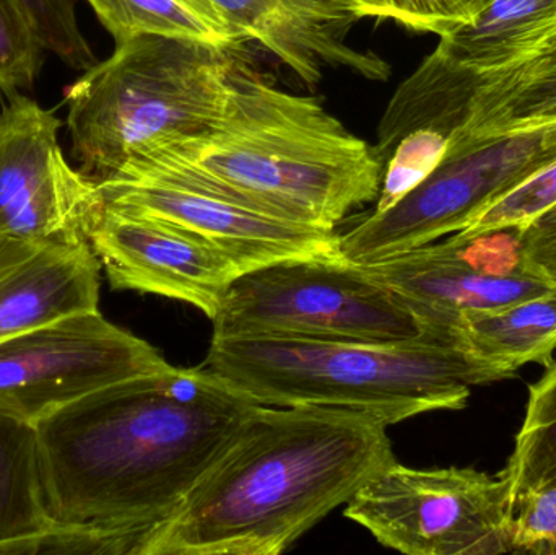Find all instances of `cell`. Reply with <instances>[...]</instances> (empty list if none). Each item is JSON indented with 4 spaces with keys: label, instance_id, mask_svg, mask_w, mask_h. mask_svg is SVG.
Listing matches in <instances>:
<instances>
[{
    "label": "cell",
    "instance_id": "1",
    "mask_svg": "<svg viewBox=\"0 0 556 555\" xmlns=\"http://www.w3.org/2000/svg\"><path fill=\"white\" fill-rule=\"evenodd\" d=\"M260 406L169 365L61 407L36 424L49 517L98 554L140 555Z\"/></svg>",
    "mask_w": 556,
    "mask_h": 555
},
{
    "label": "cell",
    "instance_id": "2",
    "mask_svg": "<svg viewBox=\"0 0 556 555\" xmlns=\"http://www.w3.org/2000/svg\"><path fill=\"white\" fill-rule=\"evenodd\" d=\"M388 427L327 406H260L140 555H278L395 462Z\"/></svg>",
    "mask_w": 556,
    "mask_h": 555
},
{
    "label": "cell",
    "instance_id": "3",
    "mask_svg": "<svg viewBox=\"0 0 556 555\" xmlns=\"http://www.w3.org/2000/svg\"><path fill=\"white\" fill-rule=\"evenodd\" d=\"M384 168L376 147L320 100L280 90L241 64L208 129L163 143L113 176L172 179L273 217L336 230L350 212L378 199Z\"/></svg>",
    "mask_w": 556,
    "mask_h": 555
},
{
    "label": "cell",
    "instance_id": "4",
    "mask_svg": "<svg viewBox=\"0 0 556 555\" xmlns=\"http://www.w3.org/2000/svg\"><path fill=\"white\" fill-rule=\"evenodd\" d=\"M261 406L358 411L386 427L433 411H459L473 388L515 377L443 339L340 342L214 338L201 365Z\"/></svg>",
    "mask_w": 556,
    "mask_h": 555
},
{
    "label": "cell",
    "instance_id": "5",
    "mask_svg": "<svg viewBox=\"0 0 556 555\" xmlns=\"http://www.w3.org/2000/svg\"><path fill=\"white\" fill-rule=\"evenodd\" d=\"M240 65L231 48L198 39L149 35L116 45L65 97L77 168L104 181L163 143L204 133L224 111Z\"/></svg>",
    "mask_w": 556,
    "mask_h": 555
},
{
    "label": "cell",
    "instance_id": "6",
    "mask_svg": "<svg viewBox=\"0 0 556 555\" xmlns=\"http://www.w3.org/2000/svg\"><path fill=\"white\" fill-rule=\"evenodd\" d=\"M212 323L214 338L450 341L431 332L391 287L342 256L280 261L241 274Z\"/></svg>",
    "mask_w": 556,
    "mask_h": 555
},
{
    "label": "cell",
    "instance_id": "7",
    "mask_svg": "<svg viewBox=\"0 0 556 555\" xmlns=\"http://www.w3.org/2000/svg\"><path fill=\"white\" fill-rule=\"evenodd\" d=\"M556 162V121L532 129L447 147L441 165L382 212L339 235L343 260L381 263L469 227L490 205Z\"/></svg>",
    "mask_w": 556,
    "mask_h": 555
},
{
    "label": "cell",
    "instance_id": "8",
    "mask_svg": "<svg viewBox=\"0 0 556 555\" xmlns=\"http://www.w3.org/2000/svg\"><path fill=\"white\" fill-rule=\"evenodd\" d=\"M345 517L402 554H511V494L502 475L392 462L346 502Z\"/></svg>",
    "mask_w": 556,
    "mask_h": 555
},
{
    "label": "cell",
    "instance_id": "9",
    "mask_svg": "<svg viewBox=\"0 0 556 555\" xmlns=\"http://www.w3.org/2000/svg\"><path fill=\"white\" fill-rule=\"evenodd\" d=\"M168 367L98 310L77 313L0 342V411L36 426L94 391Z\"/></svg>",
    "mask_w": 556,
    "mask_h": 555
},
{
    "label": "cell",
    "instance_id": "10",
    "mask_svg": "<svg viewBox=\"0 0 556 555\" xmlns=\"http://www.w3.org/2000/svg\"><path fill=\"white\" fill-rule=\"evenodd\" d=\"M54 111L26 97L0 110V238L81 243L103 201L71 165Z\"/></svg>",
    "mask_w": 556,
    "mask_h": 555
},
{
    "label": "cell",
    "instance_id": "11",
    "mask_svg": "<svg viewBox=\"0 0 556 555\" xmlns=\"http://www.w3.org/2000/svg\"><path fill=\"white\" fill-rule=\"evenodd\" d=\"M363 267L402 297L431 332L459 344L454 323L460 313L500 308L556 289L525 269L515 228L477 237L453 234Z\"/></svg>",
    "mask_w": 556,
    "mask_h": 555
},
{
    "label": "cell",
    "instance_id": "12",
    "mask_svg": "<svg viewBox=\"0 0 556 555\" xmlns=\"http://www.w3.org/2000/svg\"><path fill=\"white\" fill-rule=\"evenodd\" d=\"M97 188L103 204L169 222L227 254L243 274L280 261L340 256L336 230L273 217L185 182L116 175Z\"/></svg>",
    "mask_w": 556,
    "mask_h": 555
},
{
    "label": "cell",
    "instance_id": "13",
    "mask_svg": "<svg viewBox=\"0 0 556 555\" xmlns=\"http://www.w3.org/2000/svg\"><path fill=\"white\" fill-rule=\"evenodd\" d=\"M88 241L111 287L189 303L214 319L241 269L207 241L169 222L101 205Z\"/></svg>",
    "mask_w": 556,
    "mask_h": 555
},
{
    "label": "cell",
    "instance_id": "14",
    "mask_svg": "<svg viewBox=\"0 0 556 555\" xmlns=\"http://www.w3.org/2000/svg\"><path fill=\"white\" fill-rule=\"evenodd\" d=\"M243 36L273 52L307 87L319 84L326 68H343L366 80L384 81L391 65L349 45L356 20L330 0H212Z\"/></svg>",
    "mask_w": 556,
    "mask_h": 555
},
{
    "label": "cell",
    "instance_id": "15",
    "mask_svg": "<svg viewBox=\"0 0 556 555\" xmlns=\"http://www.w3.org/2000/svg\"><path fill=\"white\" fill-rule=\"evenodd\" d=\"M100 273L90 241L0 238V342L65 316L97 312Z\"/></svg>",
    "mask_w": 556,
    "mask_h": 555
},
{
    "label": "cell",
    "instance_id": "16",
    "mask_svg": "<svg viewBox=\"0 0 556 555\" xmlns=\"http://www.w3.org/2000/svg\"><path fill=\"white\" fill-rule=\"evenodd\" d=\"M556 38V0H485L428 55L444 71L483 77L528 61Z\"/></svg>",
    "mask_w": 556,
    "mask_h": 555
},
{
    "label": "cell",
    "instance_id": "17",
    "mask_svg": "<svg viewBox=\"0 0 556 555\" xmlns=\"http://www.w3.org/2000/svg\"><path fill=\"white\" fill-rule=\"evenodd\" d=\"M556 121V38L521 64L467 78L450 147L532 129Z\"/></svg>",
    "mask_w": 556,
    "mask_h": 555
},
{
    "label": "cell",
    "instance_id": "18",
    "mask_svg": "<svg viewBox=\"0 0 556 555\" xmlns=\"http://www.w3.org/2000/svg\"><path fill=\"white\" fill-rule=\"evenodd\" d=\"M454 335L473 357L513 375L525 365H551L556 349V289L500 308L460 313Z\"/></svg>",
    "mask_w": 556,
    "mask_h": 555
},
{
    "label": "cell",
    "instance_id": "19",
    "mask_svg": "<svg viewBox=\"0 0 556 555\" xmlns=\"http://www.w3.org/2000/svg\"><path fill=\"white\" fill-rule=\"evenodd\" d=\"M54 528L46 508L38 430L0 411V554H35Z\"/></svg>",
    "mask_w": 556,
    "mask_h": 555
},
{
    "label": "cell",
    "instance_id": "20",
    "mask_svg": "<svg viewBox=\"0 0 556 555\" xmlns=\"http://www.w3.org/2000/svg\"><path fill=\"white\" fill-rule=\"evenodd\" d=\"M502 476L509 484L513 510L532 489L556 479V362L529 388L525 422Z\"/></svg>",
    "mask_w": 556,
    "mask_h": 555
},
{
    "label": "cell",
    "instance_id": "21",
    "mask_svg": "<svg viewBox=\"0 0 556 555\" xmlns=\"http://www.w3.org/2000/svg\"><path fill=\"white\" fill-rule=\"evenodd\" d=\"M116 45L139 36L198 39L231 48L240 45L178 0H85Z\"/></svg>",
    "mask_w": 556,
    "mask_h": 555
},
{
    "label": "cell",
    "instance_id": "22",
    "mask_svg": "<svg viewBox=\"0 0 556 555\" xmlns=\"http://www.w3.org/2000/svg\"><path fill=\"white\" fill-rule=\"evenodd\" d=\"M450 140L441 130L421 127L399 140L386 162L375 212H382L417 188L443 162Z\"/></svg>",
    "mask_w": 556,
    "mask_h": 555
},
{
    "label": "cell",
    "instance_id": "23",
    "mask_svg": "<svg viewBox=\"0 0 556 555\" xmlns=\"http://www.w3.org/2000/svg\"><path fill=\"white\" fill-rule=\"evenodd\" d=\"M45 51L72 68H90L97 55L81 33L75 0H16Z\"/></svg>",
    "mask_w": 556,
    "mask_h": 555
},
{
    "label": "cell",
    "instance_id": "24",
    "mask_svg": "<svg viewBox=\"0 0 556 555\" xmlns=\"http://www.w3.org/2000/svg\"><path fill=\"white\" fill-rule=\"evenodd\" d=\"M45 48L16 0H0V90L31 88Z\"/></svg>",
    "mask_w": 556,
    "mask_h": 555
},
{
    "label": "cell",
    "instance_id": "25",
    "mask_svg": "<svg viewBox=\"0 0 556 555\" xmlns=\"http://www.w3.org/2000/svg\"><path fill=\"white\" fill-rule=\"evenodd\" d=\"M556 204V162L526 179L518 188L490 205L469 227L457 234L464 237L511 230L528 224L535 215Z\"/></svg>",
    "mask_w": 556,
    "mask_h": 555
},
{
    "label": "cell",
    "instance_id": "26",
    "mask_svg": "<svg viewBox=\"0 0 556 555\" xmlns=\"http://www.w3.org/2000/svg\"><path fill=\"white\" fill-rule=\"evenodd\" d=\"M511 554L556 555V479L532 489L515 505Z\"/></svg>",
    "mask_w": 556,
    "mask_h": 555
},
{
    "label": "cell",
    "instance_id": "27",
    "mask_svg": "<svg viewBox=\"0 0 556 555\" xmlns=\"http://www.w3.org/2000/svg\"><path fill=\"white\" fill-rule=\"evenodd\" d=\"M515 231L525 269L556 287V204Z\"/></svg>",
    "mask_w": 556,
    "mask_h": 555
},
{
    "label": "cell",
    "instance_id": "28",
    "mask_svg": "<svg viewBox=\"0 0 556 555\" xmlns=\"http://www.w3.org/2000/svg\"><path fill=\"white\" fill-rule=\"evenodd\" d=\"M182 5L188 7L192 12L198 13L202 18L207 20L212 25L217 26L222 31L228 33V35L237 38L238 41H244L243 36L227 22L224 15H222L220 10L217 9L212 0H178Z\"/></svg>",
    "mask_w": 556,
    "mask_h": 555
}]
</instances>
